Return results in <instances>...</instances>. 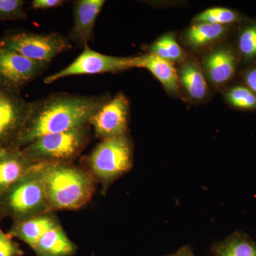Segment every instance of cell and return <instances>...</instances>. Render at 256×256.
Listing matches in <instances>:
<instances>
[{"instance_id":"obj_1","label":"cell","mask_w":256,"mask_h":256,"mask_svg":"<svg viewBox=\"0 0 256 256\" xmlns=\"http://www.w3.org/2000/svg\"><path fill=\"white\" fill-rule=\"evenodd\" d=\"M107 98L57 94L31 102L30 114L14 148L28 146L45 134L89 126V121Z\"/></svg>"},{"instance_id":"obj_2","label":"cell","mask_w":256,"mask_h":256,"mask_svg":"<svg viewBox=\"0 0 256 256\" xmlns=\"http://www.w3.org/2000/svg\"><path fill=\"white\" fill-rule=\"evenodd\" d=\"M34 164L41 174L52 212L79 210L92 200L96 180L88 171L68 163Z\"/></svg>"},{"instance_id":"obj_3","label":"cell","mask_w":256,"mask_h":256,"mask_svg":"<svg viewBox=\"0 0 256 256\" xmlns=\"http://www.w3.org/2000/svg\"><path fill=\"white\" fill-rule=\"evenodd\" d=\"M52 212L36 164L0 196V216L13 222Z\"/></svg>"},{"instance_id":"obj_4","label":"cell","mask_w":256,"mask_h":256,"mask_svg":"<svg viewBox=\"0 0 256 256\" xmlns=\"http://www.w3.org/2000/svg\"><path fill=\"white\" fill-rule=\"evenodd\" d=\"M89 172L104 186V192L111 184L132 168L133 148L127 134L108 138L92 150L87 158Z\"/></svg>"},{"instance_id":"obj_5","label":"cell","mask_w":256,"mask_h":256,"mask_svg":"<svg viewBox=\"0 0 256 256\" xmlns=\"http://www.w3.org/2000/svg\"><path fill=\"white\" fill-rule=\"evenodd\" d=\"M88 126L45 134L21 148L22 150L33 164L68 163L80 154L88 142Z\"/></svg>"},{"instance_id":"obj_6","label":"cell","mask_w":256,"mask_h":256,"mask_svg":"<svg viewBox=\"0 0 256 256\" xmlns=\"http://www.w3.org/2000/svg\"><path fill=\"white\" fill-rule=\"evenodd\" d=\"M0 46L48 65L56 56L72 48L69 38L60 34H38L28 32H14L5 35L0 40Z\"/></svg>"},{"instance_id":"obj_7","label":"cell","mask_w":256,"mask_h":256,"mask_svg":"<svg viewBox=\"0 0 256 256\" xmlns=\"http://www.w3.org/2000/svg\"><path fill=\"white\" fill-rule=\"evenodd\" d=\"M132 68H134V57L102 54L86 46L82 54L72 64L60 72L48 76L44 82L50 84L72 76L116 73Z\"/></svg>"},{"instance_id":"obj_8","label":"cell","mask_w":256,"mask_h":256,"mask_svg":"<svg viewBox=\"0 0 256 256\" xmlns=\"http://www.w3.org/2000/svg\"><path fill=\"white\" fill-rule=\"evenodd\" d=\"M47 66L0 46V89L18 95Z\"/></svg>"},{"instance_id":"obj_9","label":"cell","mask_w":256,"mask_h":256,"mask_svg":"<svg viewBox=\"0 0 256 256\" xmlns=\"http://www.w3.org/2000/svg\"><path fill=\"white\" fill-rule=\"evenodd\" d=\"M130 104L124 94H118L107 100L92 116L89 126L101 140L127 134Z\"/></svg>"},{"instance_id":"obj_10","label":"cell","mask_w":256,"mask_h":256,"mask_svg":"<svg viewBox=\"0 0 256 256\" xmlns=\"http://www.w3.org/2000/svg\"><path fill=\"white\" fill-rule=\"evenodd\" d=\"M31 102L0 89V146H14L22 132Z\"/></svg>"},{"instance_id":"obj_11","label":"cell","mask_w":256,"mask_h":256,"mask_svg":"<svg viewBox=\"0 0 256 256\" xmlns=\"http://www.w3.org/2000/svg\"><path fill=\"white\" fill-rule=\"evenodd\" d=\"M238 57L232 48L220 46L207 52L202 62L205 77L215 86H220L234 78Z\"/></svg>"},{"instance_id":"obj_12","label":"cell","mask_w":256,"mask_h":256,"mask_svg":"<svg viewBox=\"0 0 256 256\" xmlns=\"http://www.w3.org/2000/svg\"><path fill=\"white\" fill-rule=\"evenodd\" d=\"M104 0H78L74 2V25L69 38L80 46L92 40L98 16L105 4Z\"/></svg>"},{"instance_id":"obj_13","label":"cell","mask_w":256,"mask_h":256,"mask_svg":"<svg viewBox=\"0 0 256 256\" xmlns=\"http://www.w3.org/2000/svg\"><path fill=\"white\" fill-rule=\"evenodd\" d=\"M32 165L20 148L0 146V196L23 178Z\"/></svg>"},{"instance_id":"obj_14","label":"cell","mask_w":256,"mask_h":256,"mask_svg":"<svg viewBox=\"0 0 256 256\" xmlns=\"http://www.w3.org/2000/svg\"><path fill=\"white\" fill-rule=\"evenodd\" d=\"M58 223L53 212H48L13 222L8 234L12 238H18L28 244L33 250L42 236Z\"/></svg>"},{"instance_id":"obj_15","label":"cell","mask_w":256,"mask_h":256,"mask_svg":"<svg viewBox=\"0 0 256 256\" xmlns=\"http://www.w3.org/2000/svg\"><path fill=\"white\" fill-rule=\"evenodd\" d=\"M134 68L148 69L164 86L165 90L172 95H178L180 92L178 70L174 64L160 58L154 54L134 57Z\"/></svg>"},{"instance_id":"obj_16","label":"cell","mask_w":256,"mask_h":256,"mask_svg":"<svg viewBox=\"0 0 256 256\" xmlns=\"http://www.w3.org/2000/svg\"><path fill=\"white\" fill-rule=\"evenodd\" d=\"M180 87L193 100H204L208 92V85L201 66L196 60L186 58L178 70Z\"/></svg>"},{"instance_id":"obj_17","label":"cell","mask_w":256,"mask_h":256,"mask_svg":"<svg viewBox=\"0 0 256 256\" xmlns=\"http://www.w3.org/2000/svg\"><path fill=\"white\" fill-rule=\"evenodd\" d=\"M77 250L60 223L44 234L33 249L36 256H73Z\"/></svg>"},{"instance_id":"obj_18","label":"cell","mask_w":256,"mask_h":256,"mask_svg":"<svg viewBox=\"0 0 256 256\" xmlns=\"http://www.w3.org/2000/svg\"><path fill=\"white\" fill-rule=\"evenodd\" d=\"M228 32L227 26L208 23H196L188 28L184 40L191 50L210 46L220 41Z\"/></svg>"},{"instance_id":"obj_19","label":"cell","mask_w":256,"mask_h":256,"mask_svg":"<svg viewBox=\"0 0 256 256\" xmlns=\"http://www.w3.org/2000/svg\"><path fill=\"white\" fill-rule=\"evenodd\" d=\"M214 256H256V242L248 234L236 232L212 248Z\"/></svg>"},{"instance_id":"obj_20","label":"cell","mask_w":256,"mask_h":256,"mask_svg":"<svg viewBox=\"0 0 256 256\" xmlns=\"http://www.w3.org/2000/svg\"><path fill=\"white\" fill-rule=\"evenodd\" d=\"M150 53L154 54L171 63H182L188 57V54L176 42L174 32H169L158 38L149 46Z\"/></svg>"},{"instance_id":"obj_21","label":"cell","mask_w":256,"mask_h":256,"mask_svg":"<svg viewBox=\"0 0 256 256\" xmlns=\"http://www.w3.org/2000/svg\"><path fill=\"white\" fill-rule=\"evenodd\" d=\"M239 20L238 13L224 8H214L204 10L194 18V23H208L228 26Z\"/></svg>"},{"instance_id":"obj_22","label":"cell","mask_w":256,"mask_h":256,"mask_svg":"<svg viewBox=\"0 0 256 256\" xmlns=\"http://www.w3.org/2000/svg\"><path fill=\"white\" fill-rule=\"evenodd\" d=\"M226 98L230 106L240 110H255L256 95L244 86H236L226 92Z\"/></svg>"},{"instance_id":"obj_23","label":"cell","mask_w":256,"mask_h":256,"mask_svg":"<svg viewBox=\"0 0 256 256\" xmlns=\"http://www.w3.org/2000/svg\"><path fill=\"white\" fill-rule=\"evenodd\" d=\"M238 50L244 58H256V23L246 26L238 36Z\"/></svg>"},{"instance_id":"obj_24","label":"cell","mask_w":256,"mask_h":256,"mask_svg":"<svg viewBox=\"0 0 256 256\" xmlns=\"http://www.w3.org/2000/svg\"><path fill=\"white\" fill-rule=\"evenodd\" d=\"M22 0H0V20H25L28 18Z\"/></svg>"},{"instance_id":"obj_25","label":"cell","mask_w":256,"mask_h":256,"mask_svg":"<svg viewBox=\"0 0 256 256\" xmlns=\"http://www.w3.org/2000/svg\"><path fill=\"white\" fill-rule=\"evenodd\" d=\"M2 220L0 216V223ZM24 252L18 242L8 233H4L0 225V256H23Z\"/></svg>"},{"instance_id":"obj_26","label":"cell","mask_w":256,"mask_h":256,"mask_svg":"<svg viewBox=\"0 0 256 256\" xmlns=\"http://www.w3.org/2000/svg\"><path fill=\"white\" fill-rule=\"evenodd\" d=\"M63 0H34L32 8L34 10H48L58 8L64 4Z\"/></svg>"},{"instance_id":"obj_27","label":"cell","mask_w":256,"mask_h":256,"mask_svg":"<svg viewBox=\"0 0 256 256\" xmlns=\"http://www.w3.org/2000/svg\"><path fill=\"white\" fill-rule=\"evenodd\" d=\"M246 86L256 95V66L250 68L244 76Z\"/></svg>"},{"instance_id":"obj_28","label":"cell","mask_w":256,"mask_h":256,"mask_svg":"<svg viewBox=\"0 0 256 256\" xmlns=\"http://www.w3.org/2000/svg\"><path fill=\"white\" fill-rule=\"evenodd\" d=\"M164 256H195L194 254L193 250L190 246L186 245L184 246L181 248L178 249V252H174L172 254H169V255Z\"/></svg>"}]
</instances>
